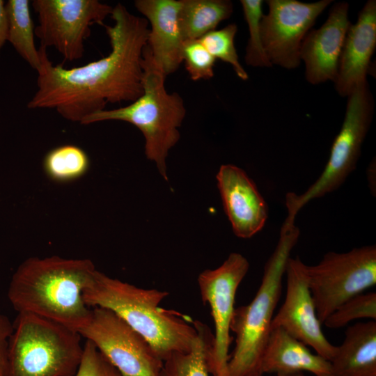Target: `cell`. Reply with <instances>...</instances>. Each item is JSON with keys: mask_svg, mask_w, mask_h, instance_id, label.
Returning <instances> with one entry per match:
<instances>
[{"mask_svg": "<svg viewBox=\"0 0 376 376\" xmlns=\"http://www.w3.org/2000/svg\"><path fill=\"white\" fill-rule=\"evenodd\" d=\"M111 17L113 26H102L111 50L99 60L68 69L53 65L47 49L38 48L41 67L29 109H53L66 120L80 123L109 103L132 102L143 94L142 55L148 22L120 3L113 7Z\"/></svg>", "mask_w": 376, "mask_h": 376, "instance_id": "6da1fadb", "label": "cell"}, {"mask_svg": "<svg viewBox=\"0 0 376 376\" xmlns=\"http://www.w3.org/2000/svg\"><path fill=\"white\" fill-rule=\"evenodd\" d=\"M96 271L88 259L29 258L12 276L7 297L17 313H32L78 332L91 313L84 292Z\"/></svg>", "mask_w": 376, "mask_h": 376, "instance_id": "7a4b0ae2", "label": "cell"}, {"mask_svg": "<svg viewBox=\"0 0 376 376\" xmlns=\"http://www.w3.org/2000/svg\"><path fill=\"white\" fill-rule=\"evenodd\" d=\"M169 292L146 289L96 271L84 292L88 306L109 309L141 334L164 361L188 352L198 335L194 321L176 311L162 308Z\"/></svg>", "mask_w": 376, "mask_h": 376, "instance_id": "3957f363", "label": "cell"}, {"mask_svg": "<svg viewBox=\"0 0 376 376\" xmlns=\"http://www.w3.org/2000/svg\"><path fill=\"white\" fill-rule=\"evenodd\" d=\"M142 68L143 93L138 99L125 107L94 113L80 123L122 120L132 124L145 138L147 158L156 164L159 173L167 180L166 157L180 139L178 128L185 117L186 108L178 93L166 91V77L156 65L147 44L143 51Z\"/></svg>", "mask_w": 376, "mask_h": 376, "instance_id": "277c9868", "label": "cell"}, {"mask_svg": "<svg viewBox=\"0 0 376 376\" xmlns=\"http://www.w3.org/2000/svg\"><path fill=\"white\" fill-rule=\"evenodd\" d=\"M299 235L295 223L284 221L255 297L249 304L234 310L230 331L235 334V346L228 361L229 376L261 374V357L281 295L286 263Z\"/></svg>", "mask_w": 376, "mask_h": 376, "instance_id": "5b68a950", "label": "cell"}, {"mask_svg": "<svg viewBox=\"0 0 376 376\" xmlns=\"http://www.w3.org/2000/svg\"><path fill=\"white\" fill-rule=\"evenodd\" d=\"M81 336L58 322L19 313L11 335L6 376H75Z\"/></svg>", "mask_w": 376, "mask_h": 376, "instance_id": "8992f818", "label": "cell"}, {"mask_svg": "<svg viewBox=\"0 0 376 376\" xmlns=\"http://www.w3.org/2000/svg\"><path fill=\"white\" fill-rule=\"evenodd\" d=\"M373 113L374 100L366 81L357 85L347 96L343 123L319 178L303 194H286V219L295 221L298 212L308 202L331 193L343 184L356 168Z\"/></svg>", "mask_w": 376, "mask_h": 376, "instance_id": "52a82bcc", "label": "cell"}, {"mask_svg": "<svg viewBox=\"0 0 376 376\" xmlns=\"http://www.w3.org/2000/svg\"><path fill=\"white\" fill-rule=\"evenodd\" d=\"M306 273L316 315L322 324L344 301L375 285L376 246L328 252L317 265H306Z\"/></svg>", "mask_w": 376, "mask_h": 376, "instance_id": "ba28073f", "label": "cell"}, {"mask_svg": "<svg viewBox=\"0 0 376 376\" xmlns=\"http://www.w3.org/2000/svg\"><path fill=\"white\" fill-rule=\"evenodd\" d=\"M31 5L38 15L34 33L40 47H53L69 61L83 56L91 26H102L113 10L98 0H33Z\"/></svg>", "mask_w": 376, "mask_h": 376, "instance_id": "9c48e42d", "label": "cell"}, {"mask_svg": "<svg viewBox=\"0 0 376 376\" xmlns=\"http://www.w3.org/2000/svg\"><path fill=\"white\" fill-rule=\"evenodd\" d=\"M123 376H161L164 361L150 343L112 311L92 307L78 331Z\"/></svg>", "mask_w": 376, "mask_h": 376, "instance_id": "30bf717a", "label": "cell"}, {"mask_svg": "<svg viewBox=\"0 0 376 376\" xmlns=\"http://www.w3.org/2000/svg\"><path fill=\"white\" fill-rule=\"evenodd\" d=\"M249 269V261L244 256L232 253L219 267L204 270L198 275L201 299L210 308L214 327L207 353V369L211 376H229L228 352L232 342L230 334L235 296Z\"/></svg>", "mask_w": 376, "mask_h": 376, "instance_id": "8fae6325", "label": "cell"}, {"mask_svg": "<svg viewBox=\"0 0 376 376\" xmlns=\"http://www.w3.org/2000/svg\"><path fill=\"white\" fill-rule=\"evenodd\" d=\"M331 2L266 1L269 12L261 18L260 32L264 49L272 65L288 70L299 65L300 48L305 36Z\"/></svg>", "mask_w": 376, "mask_h": 376, "instance_id": "7c38bea8", "label": "cell"}, {"mask_svg": "<svg viewBox=\"0 0 376 376\" xmlns=\"http://www.w3.org/2000/svg\"><path fill=\"white\" fill-rule=\"evenodd\" d=\"M286 293L284 302L274 315L271 329L281 328L328 361L334 357L336 346L324 335L309 290L306 265L298 258L287 261Z\"/></svg>", "mask_w": 376, "mask_h": 376, "instance_id": "4fadbf2b", "label": "cell"}, {"mask_svg": "<svg viewBox=\"0 0 376 376\" xmlns=\"http://www.w3.org/2000/svg\"><path fill=\"white\" fill-rule=\"evenodd\" d=\"M349 4L336 3L325 22L305 36L300 48V59L305 64V76L311 84L335 81L338 62L347 30Z\"/></svg>", "mask_w": 376, "mask_h": 376, "instance_id": "5bb4252c", "label": "cell"}, {"mask_svg": "<svg viewBox=\"0 0 376 376\" xmlns=\"http://www.w3.org/2000/svg\"><path fill=\"white\" fill-rule=\"evenodd\" d=\"M216 178L234 234L240 238H251L263 229L267 221V203L253 181L237 166L221 165Z\"/></svg>", "mask_w": 376, "mask_h": 376, "instance_id": "9a60e30c", "label": "cell"}, {"mask_svg": "<svg viewBox=\"0 0 376 376\" xmlns=\"http://www.w3.org/2000/svg\"><path fill=\"white\" fill-rule=\"evenodd\" d=\"M375 47L376 1L368 0L345 36L334 81L340 95L347 97L357 85L367 81Z\"/></svg>", "mask_w": 376, "mask_h": 376, "instance_id": "2e32d148", "label": "cell"}, {"mask_svg": "<svg viewBox=\"0 0 376 376\" xmlns=\"http://www.w3.org/2000/svg\"><path fill=\"white\" fill-rule=\"evenodd\" d=\"M134 6L150 25L147 46L156 65L166 77L175 72L182 62L180 0H136Z\"/></svg>", "mask_w": 376, "mask_h": 376, "instance_id": "e0dca14e", "label": "cell"}, {"mask_svg": "<svg viewBox=\"0 0 376 376\" xmlns=\"http://www.w3.org/2000/svg\"><path fill=\"white\" fill-rule=\"evenodd\" d=\"M260 371L277 376H292L304 371L315 376H332L329 361L312 353L307 345L279 327L270 330Z\"/></svg>", "mask_w": 376, "mask_h": 376, "instance_id": "ac0fdd59", "label": "cell"}, {"mask_svg": "<svg viewBox=\"0 0 376 376\" xmlns=\"http://www.w3.org/2000/svg\"><path fill=\"white\" fill-rule=\"evenodd\" d=\"M329 362L332 376H376V322L349 327Z\"/></svg>", "mask_w": 376, "mask_h": 376, "instance_id": "d6986e66", "label": "cell"}, {"mask_svg": "<svg viewBox=\"0 0 376 376\" xmlns=\"http://www.w3.org/2000/svg\"><path fill=\"white\" fill-rule=\"evenodd\" d=\"M233 11L229 0H180L178 19L184 41L200 39L215 30Z\"/></svg>", "mask_w": 376, "mask_h": 376, "instance_id": "ffe728a7", "label": "cell"}, {"mask_svg": "<svg viewBox=\"0 0 376 376\" xmlns=\"http://www.w3.org/2000/svg\"><path fill=\"white\" fill-rule=\"evenodd\" d=\"M8 24V41L29 65L37 71L41 67L34 40V24L29 0H9L6 3Z\"/></svg>", "mask_w": 376, "mask_h": 376, "instance_id": "44dd1931", "label": "cell"}, {"mask_svg": "<svg viewBox=\"0 0 376 376\" xmlns=\"http://www.w3.org/2000/svg\"><path fill=\"white\" fill-rule=\"evenodd\" d=\"M194 322L198 335L191 348L188 352L176 353L165 359L161 376H210L207 353L213 334L201 322Z\"/></svg>", "mask_w": 376, "mask_h": 376, "instance_id": "7402d4cb", "label": "cell"}, {"mask_svg": "<svg viewBox=\"0 0 376 376\" xmlns=\"http://www.w3.org/2000/svg\"><path fill=\"white\" fill-rule=\"evenodd\" d=\"M44 169L53 180L67 182L82 176L89 166V159L80 148L64 145L51 150L45 157Z\"/></svg>", "mask_w": 376, "mask_h": 376, "instance_id": "603a6c76", "label": "cell"}, {"mask_svg": "<svg viewBox=\"0 0 376 376\" xmlns=\"http://www.w3.org/2000/svg\"><path fill=\"white\" fill-rule=\"evenodd\" d=\"M237 31V25L232 23L223 29L208 32L199 40L215 59L230 64L237 76L246 81L249 76L239 61L235 46Z\"/></svg>", "mask_w": 376, "mask_h": 376, "instance_id": "cb8c5ba5", "label": "cell"}, {"mask_svg": "<svg viewBox=\"0 0 376 376\" xmlns=\"http://www.w3.org/2000/svg\"><path fill=\"white\" fill-rule=\"evenodd\" d=\"M240 3L249 33L246 48V63L253 67H271L272 65L264 49L260 32V20L264 15L263 13V1L261 0H241Z\"/></svg>", "mask_w": 376, "mask_h": 376, "instance_id": "d4e9b609", "label": "cell"}, {"mask_svg": "<svg viewBox=\"0 0 376 376\" xmlns=\"http://www.w3.org/2000/svg\"><path fill=\"white\" fill-rule=\"evenodd\" d=\"M376 320V293H360L341 304L323 324L331 329L341 328L357 319Z\"/></svg>", "mask_w": 376, "mask_h": 376, "instance_id": "484cf974", "label": "cell"}, {"mask_svg": "<svg viewBox=\"0 0 376 376\" xmlns=\"http://www.w3.org/2000/svg\"><path fill=\"white\" fill-rule=\"evenodd\" d=\"M182 58L186 70L193 81L210 79L214 76L216 59L199 39L184 41Z\"/></svg>", "mask_w": 376, "mask_h": 376, "instance_id": "4316f807", "label": "cell"}, {"mask_svg": "<svg viewBox=\"0 0 376 376\" xmlns=\"http://www.w3.org/2000/svg\"><path fill=\"white\" fill-rule=\"evenodd\" d=\"M75 376H123L90 340H86Z\"/></svg>", "mask_w": 376, "mask_h": 376, "instance_id": "83f0119b", "label": "cell"}, {"mask_svg": "<svg viewBox=\"0 0 376 376\" xmlns=\"http://www.w3.org/2000/svg\"><path fill=\"white\" fill-rule=\"evenodd\" d=\"M13 331V324L0 312V376H6L8 347Z\"/></svg>", "mask_w": 376, "mask_h": 376, "instance_id": "f1b7e54d", "label": "cell"}, {"mask_svg": "<svg viewBox=\"0 0 376 376\" xmlns=\"http://www.w3.org/2000/svg\"><path fill=\"white\" fill-rule=\"evenodd\" d=\"M5 5L6 3L0 0V51L8 41V24Z\"/></svg>", "mask_w": 376, "mask_h": 376, "instance_id": "f546056e", "label": "cell"}, {"mask_svg": "<svg viewBox=\"0 0 376 376\" xmlns=\"http://www.w3.org/2000/svg\"><path fill=\"white\" fill-rule=\"evenodd\" d=\"M375 171V164L374 162V164H373V161L372 162V163L370 164L368 169V176H371V178H370L368 180V182H369V185L370 187V189H371V191L373 192V187H374V189L375 190V187L373 185V172Z\"/></svg>", "mask_w": 376, "mask_h": 376, "instance_id": "4dcf8cb0", "label": "cell"}, {"mask_svg": "<svg viewBox=\"0 0 376 376\" xmlns=\"http://www.w3.org/2000/svg\"><path fill=\"white\" fill-rule=\"evenodd\" d=\"M292 376H306L303 373H297V374H295Z\"/></svg>", "mask_w": 376, "mask_h": 376, "instance_id": "1f68e13d", "label": "cell"}, {"mask_svg": "<svg viewBox=\"0 0 376 376\" xmlns=\"http://www.w3.org/2000/svg\"><path fill=\"white\" fill-rule=\"evenodd\" d=\"M250 376H263V375H262V374H254V375H250Z\"/></svg>", "mask_w": 376, "mask_h": 376, "instance_id": "d6a6232c", "label": "cell"}]
</instances>
